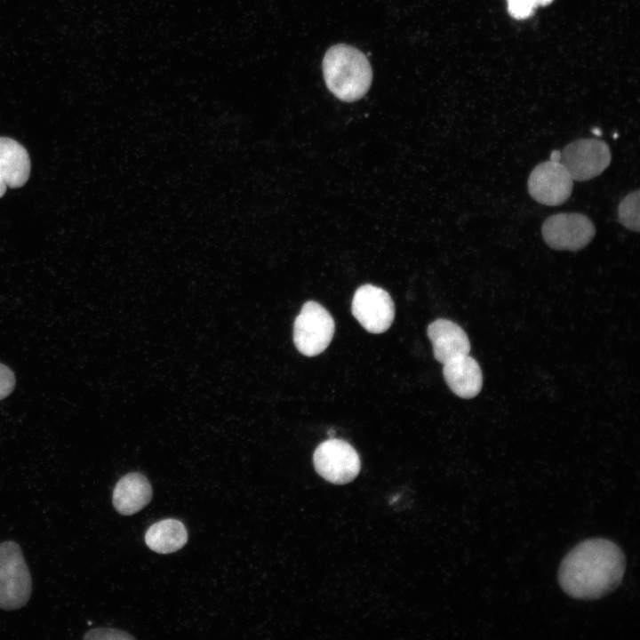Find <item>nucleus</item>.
Segmentation results:
<instances>
[{"label": "nucleus", "mask_w": 640, "mask_h": 640, "mask_svg": "<svg viewBox=\"0 0 640 640\" xmlns=\"http://www.w3.org/2000/svg\"><path fill=\"white\" fill-rule=\"evenodd\" d=\"M335 323L321 304L304 303L293 324V342L306 356H316L325 350L332 340Z\"/></svg>", "instance_id": "obj_4"}, {"label": "nucleus", "mask_w": 640, "mask_h": 640, "mask_svg": "<svg viewBox=\"0 0 640 640\" xmlns=\"http://www.w3.org/2000/svg\"><path fill=\"white\" fill-rule=\"evenodd\" d=\"M625 572V556L614 542L590 539L579 543L563 559L558 580L573 598H599L612 591Z\"/></svg>", "instance_id": "obj_1"}, {"label": "nucleus", "mask_w": 640, "mask_h": 640, "mask_svg": "<svg viewBox=\"0 0 640 640\" xmlns=\"http://www.w3.org/2000/svg\"><path fill=\"white\" fill-rule=\"evenodd\" d=\"M152 498V487L147 477L140 473H129L116 483L112 496L116 510L124 516L139 512Z\"/></svg>", "instance_id": "obj_12"}, {"label": "nucleus", "mask_w": 640, "mask_h": 640, "mask_svg": "<svg viewBox=\"0 0 640 640\" xmlns=\"http://www.w3.org/2000/svg\"><path fill=\"white\" fill-rule=\"evenodd\" d=\"M560 152L559 162L577 181H586L600 175L612 160L608 144L592 138L573 140Z\"/></svg>", "instance_id": "obj_6"}, {"label": "nucleus", "mask_w": 640, "mask_h": 640, "mask_svg": "<svg viewBox=\"0 0 640 640\" xmlns=\"http://www.w3.org/2000/svg\"><path fill=\"white\" fill-rule=\"evenodd\" d=\"M29 173L30 159L27 149L11 138L0 137V176L6 187H22Z\"/></svg>", "instance_id": "obj_13"}, {"label": "nucleus", "mask_w": 640, "mask_h": 640, "mask_svg": "<svg viewBox=\"0 0 640 640\" xmlns=\"http://www.w3.org/2000/svg\"><path fill=\"white\" fill-rule=\"evenodd\" d=\"M561 152L560 150H554L550 154V159L551 161H556L559 162Z\"/></svg>", "instance_id": "obj_19"}, {"label": "nucleus", "mask_w": 640, "mask_h": 640, "mask_svg": "<svg viewBox=\"0 0 640 640\" xmlns=\"http://www.w3.org/2000/svg\"><path fill=\"white\" fill-rule=\"evenodd\" d=\"M334 433H335V431H334V430H330L328 434L330 435V436H332V434H334Z\"/></svg>", "instance_id": "obj_21"}, {"label": "nucleus", "mask_w": 640, "mask_h": 640, "mask_svg": "<svg viewBox=\"0 0 640 640\" xmlns=\"http://www.w3.org/2000/svg\"><path fill=\"white\" fill-rule=\"evenodd\" d=\"M595 225L586 215L579 212H562L549 216L541 226L545 243L552 249L579 251L594 238Z\"/></svg>", "instance_id": "obj_5"}, {"label": "nucleus", "mask_w": 640, "mask_h": 640, "mask_svg": "<svg viewBox=\"0 0 640 640\" xmlns=\"http://www.w3.org/2000/svg\"><path fill=\"white\" fill-rule=\"evenodd\" d=\"M443 374L450 389L460 397L472 398L478 395L482 388L481 368L468 355L444 364Z\"/></svg>", "instance_id": "obj_11"}, {"label": "nucleus", "mask_w": 640, "mask_h": 640, "mask_svg": "<svg viewBox=\"0 0 640 640\" xmlns=\"http://www.w3.org/2000/svg\"><path fill=\"white\" fill-rule=\"evenodd\" d=\"M322 67L327 88L343 101L361 99L371 86V65L365 55L351 45L338 44L329 48Z\"/></svg>", "instance_id": "obj_2"}, {"label": "nucleus", "mask_w": 640, "mask_h": 640, "mask_svg": "<svg viewBox=\"0 0 640 640\" xmlns=\"http://www.w3.org/2000/svg\"><path fill=\"white\" fill-rule=\"evenodd\" d=\"M351 311L367 332L376 334L386 332L395 317V305L388 292L369 284L355 292Z\"/></svg>", "instance_id": "obj_8"}, {"label": "nucleus", "mask_w": 640, "mask_h": 640, "mask_svg": "<svg viewBox=\"0 0 640 640\" xmlns=\"http://www.w3.org/2000/svg\"><path fill=\"white\" fill-rule=\"evenodd\" d=\"M427 333L432 343L435 359L443 364L469 354L470 343L467 333L451 320L436 319L428 326Z\"/></svg>", "instance_id": "obj_10"}, {"label": "nucleus", "mask_w": 640, "mask_h": 640, "mask_svg": "<svg viewBox=\"0 0 640 640\" xmlns=\"http://www.w3.org/2000/svg\"><path fill=\"white\" fill-rule=\"evenodd\" d=\"M32 592V579L20 545L7 540L0 544V608L23 607Z\"/></svg>", "instance_id": "obj_3"}, {"label": "nucleus", "mask_w": 640, "mask_h": 640, "mask_svg": "<svg viewBox=\"0 0 640 640\" xmlns=\"http://www.w3.org/2000/svg\"><path fill=\"white\" fill-rule=\"evenodd\" d=\"M639 190L628 193L619 204L618 219L625 228L639 231Z\"/></svg>", "instance_id": "obj_15"}, {"label": "nucleus", "mask_w": 640, "mask_h": 640, "mask_svg": "<svg viewBox=\"0 0 640 640\" xmlns=\"http://www.w3.org/2000/svg\"><path fill=\"white\" fill-rule=\"evenodd\" d=\"M15 386V378L12 370L0 364V400L11 394Z\"/></svg>", "instance_id": "obj_18"}, {"label": "nucleus", "mask_w": 640, "mask_h": 640, "mask_svg": "<svg viewBox=\"0 0 640 640\" xmlns=\"http://www.w3.org/2000/svg\"><path fill=\"white\" fill-rule=\"evenodd\" d=\"M553 0H507L509 14L516 20L529 18L537 6H545Z\"/></svg>", "instance_id": "obj_16"}, {"label": "nucleus", "mask_w": 640, "mask_h": 640, "mask_svg": "<svg viewBox=\"0 0 640 640\" xmlns=\"http://www.w3.org/2000/svg\"><path fill=\"white\" fill-rule=\"evenodd\" d=\"M84 639L87 640H121L133 639V636L124 631L115 628H93L87 631Z\"/></svg>", "instance_id": "obj_17"}, {"label": "nucleus", "mask_w": 640, "mask_h": 640, "mask_svg": "<svg viewBox=\"0 0 640 640\" xmlns=\"http://www.w3.org/2000/svg\"><path fill=\"white\" fill-rule=\"evenodd\" d=\"M573 180L565 167L556 161H545L531 172L527 188L538 203L556 206L564 204L572 191Z\"/></svg>", "instance_id": "obj_9"}, {"label": "nucleus", "mask_w": 640, "mask_h": 640, "mask_svg": "<svg viewBox=\"0 0 640 640\" xmlns=\"http://www.w3.org/2000/svg\"><path fill=\"white\" fill-rule=\"evenodd\" d=\"M313 463L316 472L325 480L343 484L358 475L361 462L355 448L348 442L330 438L321 443L314 452Z\"/></svg>", "instance_id": "obj_7"}, {"label": "nucleus", "mask_w": 640, "mask_h": 640, "mask_svg": "<svg viewBox=\"0 0 640 640\" xmlns=\"http://www.w3.org/2000/svg\"><path fill=\"white\" fill-rule=\"evenodd\" d=\"M185 525L177 519H164L152 524L146 532L145 541L153 551L160 554L172 553L187 542Z\"/></svg>", "instance_id": "obj_14"}, {"label": "nucleus", "mask_w": 640, "mask_h": 640, "mask_svg": "<svg viewBox=\"0 0 640 640\" xmlns=\"http://www.w3.org/2000/svg\"><path fill=\"white\" fill-rule=\"evenodd\" d=\"M6 188L7 187H6L5 183L4 182L3 179L0 176V197H2L4 195V193L6 191Z\"/></svg>", "instance_id": "obj_20"}]
</instances>
